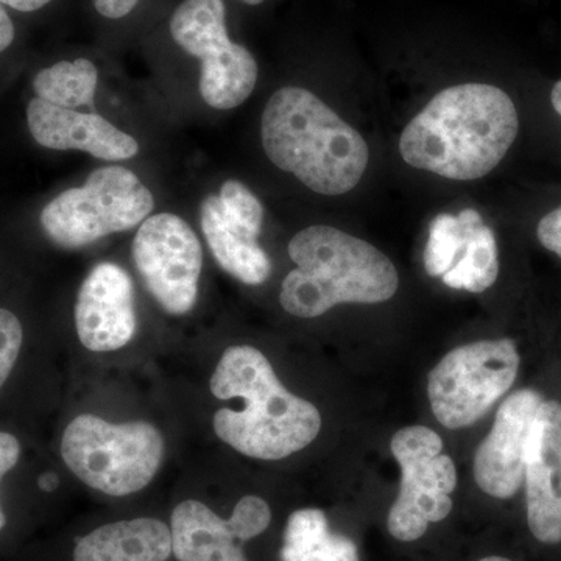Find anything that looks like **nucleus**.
I'll use <instances>...</instances> for the list:
<instances>
[{
	"mask_svg": "<svg viewBox=\"0 0 561 561\" xmlns=\"http://www.w3.org/2000/svg\"><path fill=\"white\" fill-rule=\"evenodd\" d=\"M519 133L511 95L486 83L438 92L402 131L400 153L412 168L472 181L496 169Z\"/></svg>",
	"mask_w": 561,
	"mask_h": 561,
	"instance_id": "f257e3e1",
	"label": "nucleus"
},
{
	"mask_svg": "<svg viewBox=\"0 0 561 561\" xmlns=\"http://www.w3.org/2000/svg\"><path fill=\"white\" fill-rule=\"evenodd\" d=\"M210 391L219 400L241 398L245 404L242 411L220 409L213 423L221 442L251 459H286L311 445L321 430L319 409L290 393L253 346L225 351Z\"/></svg>",
	"mask_w": 561,
	"mask_h": 561,
	"instance_id": "f03ea898",
	"label": "nucleus"
},
{
	"mask_svg": "<svg viewBox=\"0 0 561 561\" xmlns=\"http://www.w3.org/2000/svg\"><path fill=\"white\" fill-rule=\"evenodd\" d=\"M261 139L276 168L331 197L353 191L370 161L360 133L305 88L272 95L262 113Z\"/></svg>",
	"mask_w": 561,
	"mask_h": 561,
	"instance_id": "7ed1b4c3",
	"label": "nucleus"
},
{
	"mask_svg": "<svg viewBox=\"0 0 561 561\" xmlns=\"http://www.w3.org/2000/svg\"><path fill=\"white\" fill-rule=\"evenodd\" d=\"M289 256L297 268L284 278L279 301L300 319H316L345 302L389 301L400 287L397 267L381 250L328 225L294 236Z\"/></svg>",
	"mask_w": 561,
	"mask_h": 561,
	"instance_id": "20e7f679",
	"label": "nucleus"
},
{
	"mask_svg": "<svg viewBox=\"0 0 561 561\" xmlns=\"http://www.w3.org/2000/svg\"><path fill=\"white\" fill-rule=\"evenodd\" d=\"M61 454L81 482L110 496H128L149 485L164 457V438L147 421L113 424L95 415L70 421Z\"/></svg>",
	"mask_w": 561,
	"mask_h": 561,
	"instance_id": "39448f33",
	"label": "nucleus"
},
{
	"mask_svg": "<svg viewBox=\"0 0 561 561\" xmlns=\"http://www.w3.org/2000/svg\"><path fill=\"white\" fill-rule=\"evenodd\" d=\"M154 208L153 195L121 165L98 169L83 186L62 192L41 213V227L55 245L77 250L131 230Z\"/></svg>",
	"mask_w": 561,
	"mask_h": 561,
	"instance_id": "423d86ee",
	"label": "nucleus"
},
{
	"mask_svg": "<svg viewBox=\"0 0 561 561\" xmlns=\"http://www.w3.org/2000/svg\"><path fill=\"white\" fill-rule=\"evenodd\" d=\"M519 365L522 357L512 339L453 350L427 379L432 413L448 430L471 426L512 389Z\"/></svg>",
	"mask_w": 561,
	"mask_h": 561,
	"instance_id": "0eeeda50",
	"label": "nucleus"
},
{
	"mask_svg": "<svg viewBox=\"0 0 561 561\" xmlns=\"http://www.w3.org/2000/svg\"><path fill=\"white\" fill-rule=\"evenodd\" d=\"M390 449L401 468V485L387 527L397 540L415 541L430 524L440 523L451 513L456 465L442 454L440 435L426 426L402 427L391 438Z\"/></svg>",
	"mask_w": 561,
	"mask_h": 561,
	"instance_id": "6e6552de",
	"label": "nucleus"
},
{
	"mask_svg": "<svg viewBox=\"0 0 561 561\" xmlns=\"http://www.w3.org/2000/svg\"><path fill=\"white\" fill-rule=\"evenodd\" d=\"M172 38L202 61L201 94L216 110L242 105L256 87L257 62L249 49L232 43L224 0H184L171 20Z\"/></svg>",
	"mask_w": 561,
	"mask_h": 561,
	"instance_id": "1a4fd4ad",
	"label": "nucleus"
},
{
	"mask_svg": "<svg viewBox=\"0 0 561 561\" xmlns=\"http://www.w3.org/2000/svg\"><path fill=\"white\" fill-rule=\"evenodd\" d=\"M133 261L165 312L184 316L194 308L203 251L197 234L181 217L171 213L147 217L133 241Z\"/></svg>",
	"mask_w": 561,
	"mask_h": 561,
	"instance_id": "9d476101",
	"label": "nucleus"
},
{
	"mask_svg": "<svg viewBox=\"0 0 561 561\" xmlns=\"http://www.w3.org/2000/svg\"><path fill=\"white\" fill-rule=\"evenodd\" d=\"M202 231L217 264L236 279L260 286L272 273L268 254L260 245L264 208L238 180L225 181L219 195L202 203Z\"/></svg>",
	"mask_w": 561,
	"mask_h": 561,
	"instance_id": "9b49d317",
	"label": "nucleus"
},
{
	"mask_svg": "<svg viewBox=\"0 0 561 561\" xmlns=\"http://www.w3.org/2000/svg\"><path fill=\"white\" fill-rule=\"evenodd\" d=\"M272 511L257 496H245L230 519L198 501L181 502L172 513V552L180 561H249L242 542L267 530Z\"/></svg>",
	"mask_w": 561,
	"mask_h": 561,
	"instance_id": "f8f14e48",
	"label": "nucleus"
},
{
	"mask_svg": "<svg viewBox=\"0 0 561 561\" xmlns=\"http://www.w3.org/2000/svg\"><path fill=\"white\" fill-rule=\"evenodd\" d=\"M542 401L538 391L516 390L497 409L493 427L479 445L472 465L483 493L508 500L522 489L530 431Z\"/></svg>",
	"mask_w": 561,
	"mask_h": 561,
	"instance_id": "ddd939ff",
	"label": "nucleus"
},
{
	"mask_svg": "<svg viewBox=\"0 0 561 561\" xmlns=\"http://www.w3.org/2000/svg\"><path fill=\"white\" fill-rule=\"evenodd\" d=\"M527 524L545 545L561 542V404L542 401L527 445Z\"/></svg>",
	"mask_w": 561,
	"mask_h": 561,
	"instance_id": "4468645a",
	"label": "nucleus"
},
{
	"mask_svg": "<svg viewBox=\"0 0 561 561\" xmlns=\"http://www.w3.org/2000/svg\"><path fill=\"white\" fill-rule=\"evenodd\" d=\"M81 345L91 351L124 348L136 332L131 276L113 262L95 265L81 284L76 305Z\"/></svg>",
	"mask_w": 561,
	"mask_h": 561,
	"instance_id": "2eb2a0df",
	"label": "nucleus"
},
{
	"mask_svg": "<svg viewBox=\"0 0 561 561\" xmlns=\"http://www.w3.org/2000/svg\"><path fill=\"white\" fill-rule=\"evenodd\" d=\"M27 122L33 139L47 149L87 151L103 161L130 160L139 153L138 140L95 113L61 108L36 98L28 103Z\"/></svg>",
	"mask_w": 561,
	"mask_h": 561,
	"instance_id": "dca6fc26",
	"label": "nucleus"
},
{
	"mask_svg": "<svg viewBox=\"0 0 561 561\" xmlns=\"http://www.w3.org/2000/svg\"><path fill=\"white\" fill-rule=\"evenodd\" d=\"M172 553L171 529L151 518L106 524L80 538L73 561H165Z\"/></svg>",
	"mask_w": 561,
	"mask_h": 561,
	"instance_id": "f3484780",
	"label": "nucleus"
},
{
	"mask_svg": "<svg viewBox=\"0 0 561 561\" xmlns=\"http://www.w3.org/2000/svg\"><path fill=\"white\" fill-rule=\"evenodd\" d=\"M465 232V247L456 265L442 276L451 289L482 294L496 283L500 276V251L496 236L474 209L459 214Z\"/></svg>",
	"mask_w": 561,
	"mask_h": 561,
	"instance_id": "a211bd4d",
	"label": "nucleus"
},
{
	"mask_svg": "<svg viewBox=\"0 0 561 561\" xmlns=\"http://www.w3.org/2000/svg\"><path fill=\"white\" fill-rule=\"evenodd\" d=\"M280 561H360L357 546L332 534L327 515L319 508L291 513L284 531Z\"/></svg>",
	"mask_w": 561,
	"mask_h": 561,
	"instance_id": "6ab92c4d",
	"label": "nucleus"
},
{
	"mask_svg": "<svg viewBox=\"0 0 561 561\" xmlns=\"http://www.w3.org/2000/svg\"><path fill=\"white\" fill-rule=\"evenodd\" d=\"M98 81V68L87 58H79L76 61H60L51 68L41 70L33 81V90L38 99L61 108L88 106L94 110Z\"/></svg>",
	"mask_w": 561,
	"mask_h": 561,
	"instance_id": "aec40b11",
	"label": "nucleus"
},
{
	"mask_svg": "<svg viewBox=\"0 0 561 561\" xmlns=\"http://www.w3.org/2000/svg\"><path fill=\"white\" fill-rule=\"evenodd\" d=\"M465 247L459 216L442 213L431 221L430 241L424 250V268L437 278L451 271Z\"/></svg>",
	"mask_w": 561,
	"mask_h": 561,
	"instance_id": "412c9836",
	"label": "nucleus"
},
{
	"mask_svg": "<svg viewBox=\"0 0 561 561\" xmlns=\"http://www.w3.org/2000/svg\"><path fill=\"white\" fill-rule=\"evenodd\" d=\"M21 321L13 312L0 309V389L9 379L22 346Z\"/></svg>",
	"mask_w": 561,
	"mask_h": 561,
	"instance_id": "4be33fe9",
	"label": "nucleus"
},
{
	"mask_svg": "<svg viewBox=\"0 0 561 561\" xmlns=\"http://www.w3.org/2000/svg\"><path fill=\"white\" fill-rule=\"evenodd\" d=\"M537 239L542 249L561 260V205L546 213L538 221Z\"/></svg>",
	"mask_w": 561,
	"mask_h": 561,
	"instance_id": "5701e85b",
	"label": "nucleus"
},
{
	"mask_svg": "<svg viewBox=\"0 0 561 561\" xmlns=\"http://www.w3.org/2000/svg\"><path fill=\"white\" fill-rule=\"evenodd\" d=\"M21 456V445L14 435L0 432V481L3 476L16 467L18 460ZM5 515H3L2 507H0V531L5 527Z\"/></svg>",
	"mask_w": 561,
	"mask_h": 561,
	"instance_id": "b1692460",
	"label": "nucleus"
},
{
	"mask_svg": "<svg viewBox=\"0 0 561 561\" xmlns=\"http://www.w3.org/2000/svg\"><path fill=\"white\" fill-rule=\"evenodd\" d=\"M138 2L139 0H94V7L102 16L110 18V20H121V18L130 14Z\"/></svg>",
	"mask_w": 561,
	"mask_h": 561,
	"instance_id": "393cba45",
	"label": "nucleus"
},
{
	"mask_svg": "<svg viewBox=\"0 0 561 561\" xmlns=\"http://www.w3.org/2000/svg\"><path fill=\"white\" fill-rule=\"evenodd\" d=\"M14 39V25L11 22L9 13L3 9V3L0 2V54L9 49Z\"/></svg>",
	"mask_w": 561,
	"mask_h": 561,
	"instance_id": "a878e982",
	"label": "nucleus"
},
{
	"mask_svg": "<svg viewBox=\"0 0 561 561\" xmlns=\"http://www.w3.org/2000/svg\"><path fill=\"white\" fill-rule=\"evenodd\" d=\"M0 2L18 11H36L43 9L51 0H0Z\"/></svg>",
	"mask_w": 561,
	"mask_h": 561,
	"instance_id": "bb28decb",
	"label": "nucleus"
},
{
	"mask_svg": "<svg viewBox=\"0 0 561 561\" xmlns=\"http://www.w3.org/2000/svg\"><path fill=\"white\" fill-rule=\"evenodd\" d=\"M58 483H60V481H58V476L55 474V472H44L38 479L39 489L47 491V493L57 490Z\"/></svg>",
	"mask_w": 561,
	"mask_h": 561,
	"instance_id": "cd10ccee",
	"label": "nucleus"
},
{
	"mask_svg": "<svg viewBox=\"0 0 561 561\" xmlns=\"http://www.w3.org/2000/svg\"><path fill=\"white\" fill-rule=\"evenodd\" d=\"M551 105L553 111L561 117V80L557 81L552 87Z\"/></svg>",
	"mask_w": 561,
	"mask_h": 561,
	"instance_id": "c85d7f7f",
	"label": "nucleus"
},
{
	"mask_svg": "<svg viewBox=\"0 0 561 561\" xmlns=\"http://www.w3.org/2000/svg\"><path fill=\"white\" fill-rule=\"evenodd\" d=\"M481 561H512L505 559V557H486V559H482Z\"/></svg>",
	"mask_w": 561,
	"mask_h": 561,
	"instance_id": "c756f323",
	"label": "nucleus"
},
{
	"mask_svg": "<svg viewBox=\"0 0 561 561\" xmlns=\"http://www.w3.org/2000/svg\"><path fill=\"white\" fill-rule=\"evenodd\" d=\"M242 2L249 3V5H260L264 0H242Z\"/></svg>",
	"mask_w": 561,
	"mask_h": 561,
	"instance_id": "7c9ffc66",
	"label": "nucleus"
}]
</instances>
